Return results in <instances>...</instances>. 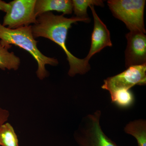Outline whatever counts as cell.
<instances>
[{
    "label": "cell",
    "mask_w": 146,
    "mask_h": 146,
    "mask_svg": "<svg viewBox=\"0 0 146 146\" xmlns=\"http://www.w3.org/2000/svg\"><path fill=\"white\" fill-rule=\"evenodd\" d=\"M56 11L64 14L72 12L73 4L70 0H37L35 7V13L36 17L43 13Z\"/></svg>",
    "instance_id": "9"
},
{
    "label": "cell",
    "mask_w": 146,
    "mask_h": 146,
    "mask_svg": "<svg viewBox=\"0 0 146 146\" xmlns=\"http://www.w3.org/2000/svg\"><path fill=\"white\" fill-rule=\"evenodd\" d=\"M37 22L32 26L34 38L43 37L49 39L56 43L63 50L67 56L70 65L68 74L74 77L77 74L83 75L90 69L89 62L84 59L76 57L67 48L66 42L68 30L72 25L78 22L88 23L90 18H81L77 17L65 18L64 15H55L51 12H46L38 16Z\"/></svg>",
    "instance_id": "1"
},
{
    "label": "cell",
    "mask_w": 146,
    "mask_h": 146,
    "mask_svg": "<svg viewBox=\"0 0 146 146\" xmlns=\"http://www.w3.org/2000/svg\"><path fill=\"white\" fill-rule=\"evenodd\" d=\"M125 132L136 138L138 146H146V121L139 119L128 123Z\"/></svg>",
    "instance_id": "10"
},
{
    "label": "cell",
    "mask_w": 146,
    "mask_h": 146,
    "mask_svg": "<svg viewBox=\"0 0 146 146\" xmlns=\"http://www.w3.org/2000/svg\"><path fill=\"white\" fill-rule=\"evenodd\" d=\"M0 39L1 44L8 47H11L12 44L16 45L32 55L38 64L36 74L39 79H44L48 75L45 68L46 65L56 66L58 64L57 59L47 57L38 49L37 41L33 35L32 26L10 29L0 23Z\"/></svg>",
    "instance_id": "2"
},
{
    "label": "cell",
    "mask_w": 146,
    "mask_h": 146,
    "mask_svg": "<svg viewBox=\"0 0 146 146\" xmlns=\"http://www.w3.org/2000/svg\"><path fill=\"white\" fill-rule=\"evenodd\" d=\"M10 5L9 3H7L4 1L0 0V10L6 13L9 9Z\"/></svg>",
    "instance_id": "16"
},
{
    "label": "cell",
    "mask_w": 146,
    "mask_h": 146,
    "mask_svg": "<svg viewBox=\"0 0 146 146\" xmlns=\"http://www.w3.org/2000/svg\"><path fill=\"white\" fill-rule=\"evenodd\" d=\"M73 10L76 17L81 18H89L88 17L87 9L91 5L104 6L103 1L101 0H73Z\"/></svg>",
    "instance_id": "13"
},
{
    "label": "cell",
    "mask_w": 146,
    "mask_h": 146,
    "mask_svg": "<svg viewBox=\"0 0 146 146\" xmlns=\"http://www.w3.org/2000/svg\"><path fill=\"white\" fill-rule=\"evenodd\" d=\"M112 102L121 107H128L134 102V96L129 90L121 89L110 94Z\"/></svg>",
    "instance_id": "14"
},
{
    "label": "cell",
    "mask_w": 146,
    "mask_h": 146,
    "mask_svg": "<svg viewBox=\"0 0 146 146\" xmlns=\"http://www.w3.org/2000/svg\"><path fill=\"white\" fill-rule=\"evenodd\" d=\"M127 46L125 50L126 68L146 64V36L140 32L130 31L125 35Z\"/></svg>",
    "instance_id": "7"
},
{
    "label": "cell",
    "mask_w": 146,
    "mask_h": 146,
    "mask_svg": "<svg viewBox=\"0 0 146 146\" xmlns=\"http://www.w3.org/2000/svg\"><path fill=\"white\" fill-rule=\"evenodd\" d=\"M0 145L19 146L17 135L9 123H5L0 128Z\"/></svg>",
    "instance_id": "12"
},
{
    "label": "cell",
    "mask_w": 146,
    "mask_h": 146,
    "mask_svg": "<svg viewBox=\"0 0 146 146\" xmlns=\"http://www.w3.org/2000/svg\"><path fill=\"white\" fill-rule=\"evenodd\" d=\"M146 84V64L131 66L119 74L108 78L102 88L110 94L121 89L129 90L136 85Z\"/></svg>",
    "instance_id": "6"
},
{
    "label": "cell",
    "mask_w": 146,
    "mask_h": 146,
    "mask_svg": "<svg viewBox=\"0 0 146 146\" xmlns=\"http://www.w3.org/2000/svg\"><path fill=\"white\" fill-rule=\"evenodd\" d=\"M101 114L97 110L82 118L74 134L79 146H119L103 131L100 123Z\"/></svg>",
    "instance_id": "4"
},
{
    "label": "cell",
    "mask_w": 146,
    "mask_h": 146,
    "mask_svg": "<svg viewBox=\"0 0 146 146\" xmlns=\"http://www.w3.org/2000/svg\"><path fill=\"white\" fill-rule=\"evenodd\" d=\"M9 115L8 110L0 107V128L8 120Z\"/></svg>",
    "instance_id": "15"
},
{
    "label": "cell",
    "mask_w": 146,
    "mask_h": 146,
    "mask_svg": "<svg viewBox=\"0 0 146 146\" xmlns=\"http://www.w3.org/2000/svg\"><path fill=\"white\" fill-rule=\"evenodd\" d=\"M11 47L6 46L0 44V69L17 70L21 64L20 58L8 50Z\"/></svg>",
    "instance_id": "11"
},
{
    "label": "cell",
    "mask_w": 146,
    "mask_h": 146,
    "mask_svg": "<svg viewBox=\"0 0 146 146\" xmlns=\"http://www.w3.org/2000/svg\"><path fill=\"white\" fill-rule=\"evenodd\" d=\"M90 8L94 17V24L91 35V48L89 53L84 58L88 62L94 54L100 52L105 47L112 46L109 31L98 16L94 9V6H90Z\"/></svg>",
    "instance_id": "8"
},
{
    "label": "cell",
    "mask_w": 146,
    "mask_h": 146,
    "mask_svg": "<svg viewBox=\"0 0 146 146\" xmlns=\"http://www.w3.org/2000/svg\"><path fill=\"white\" fill-rule=\"evenodd\" d=\"M144 0H109L108 5L113 16L123 21L130 31L146 33Z\"/></svg>",
    "instance_id": "3"
},
{
    "label": "cell",
    "mask_w": 146,
    "mask_h": 146,
    "mask_svg": "<svg viewBox=\"0 0 146 146\" xmlns=\"http://www.w3.org/2000/svg\"><path fill=\"white\" fill-rule=\"evenodd\" d=\"M36 0H14L9 3L10 7L3 21V26L10 29L29 26L35 24L37 18L35 13Z\"/></svg>",
    "instance_id": "5"
}]
</instances>
